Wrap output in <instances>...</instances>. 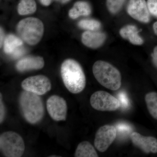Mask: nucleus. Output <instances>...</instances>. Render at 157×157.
Instances as JSON below:
<instances>
[{"instance_id": "obj_1", "label": "nucleus", "mask_w": 157, "mask_h": 157, "mask_svg": "<svg viewBox=\"0 0 157 157\" xmlns=\"http://www.w3.org/2000/svg\"><path fill=\"white\" fill-rule=\"evenodd\" d=\"M61 74L65 86L70 92L78 94L84 89L85 75L81 66L75 60L67 59L63 62Z\"/></svg>"}, {"instance_id": "obj_2", "label": "nucleus", "mask_w": 157, "mask_h": 157, "mask_svg": "<svg viewBox=\"0 0 157 157\" xmlns=\"http://www.w3.org/2000/svg\"><path fill=\"white\" fill-rule=\"evenodd\" d=\"M19 103L24 117L29 123L36 124L41 121L44 117L45 109L39 95L23 91L20 95Z\"/></svg>"}, {"instance_id": "obj_3", "label": "nucleus", "mask_w": 157, "mask_h": 157, "mask_svg": "<svg viewBox=\"0 0 157 157\" xmlns=\"http://www.w3.org/2000/svg\"><path fill=\"white\" fill-rule=\"evenodd\" d=\"M94 76L103 86L112 90H117L121 85V76L119 71L112 65L99 60L93 67Z\"/></svg>"}, {"instance_id": "obj_4", "label": "nucleus", "mask_w": 157, "mask_h": 157, "mask_svg": "<svg viewBox=\"0 0 157 157\" xmlns=\"http://www.w3.org/2000/svg\"><path fill=\"white\" fill-rule=\"evenodd\" d=\"M17 31L23 41L29 45H35L42 39L44 33V25L38 18L27 17L18 22Z\"/></svg>"}, {"instance_id": "obj_5", "label": "nucleus", "mask_w": 157, "mask_h": 157, "mask_svg": "<svg viewBox=\"0 0 157 157\" xmlns=\"http://www.w3.org/2000/svg\"><path fill=\"white\" fill-rule=\"evenodd\" d=\"M0 148L3 155L7 157H20L25 150L22 137L15 132H6L0 136Z\"/></svg>"}, {"instance_id": "obj_6", "label": "nucleus", "mask_w": 157, "mask_h": 157, "mask_svg": "<svg viewBox=\"0 0 157 157\" xmlns=\"http://www.w3.org/2000/svg\"><path fill=\"white\" fill-rule=\"evenodd\" d=\"M90 103L93 108L100 111H115L121 107L117 98L104 91L94 93L90 98Z\"/></svg>"}, {"instance_id": "obj_7", "label": "nucleus", "mask_w": 157, "mask_h": 157, "mask_svg": "<svg viewBox=\"0 0 157 157\" xmlns=\"http://www.w3.org/2000/svg\"><path fill=\"white\" fill-rule=\"evenodd\" d=\"M23 89L38 95L45 94L51 89L52 85L48 77L37 75L25 78L21 83Z\"/></svg>"}, {"instance_id": "obj_8", "label": "nucleus", "mask_w": 157, "mask_h": 157, "mask_svg": "<svg viewBox=\"0 0 157 157\" xmlns=\"http://www.w3.org/2000/svg\"><path fill=\"white\" fill-rule=\"evenodd\" d=\"M117 136L115 126L105 125L101 127L97 131L95 137L94 146L100 152L106 151Z\"/></svg>"}, {"instance_id": "obj_9", "label": "nucleus", "mask_w": 157, "mask_h": 157, "mask_svg": "<svg viewBox=\"0 0 157 157\" xmlns=\"http://www.w3.org/2000/svg\"><path fill=\"white\" fill-rule=\"evenodd\" d=\"M46 107L48 114L54 121H65L67 113V105L65 99L57 95L48 98Z\"/></svg>"}, {"instance_id": "obj_10", "label": "nucleus", "mask_w": 157, "mask_h": 157, "mask_svg": "<svg viewBox=\"0 0 157 157\" xmlns=\"http://www.w3.org/2000/svg\"><path fill=\"white\" fill-rule=\"evenodd\" d=\"M127 11L131 17L138 21L143 23L150 21V12L145 0H130Z\"/></svg>"}, {"instance_id": "obj_11", "label": "nucleus", "mask_w": 157, "mask_h": 157, "mask_svg": "<svg viewBox=\"0 0 157 157\" xmlns=\"http://www.w3.org/2000/svg\"><path fill=\"white\" fill-rule=\"evenodd\" d=\"M130 137L133 144L145 153H157V139L155 137L144 136L136 132H133Z\"/></svg>"}, {"instance_id": "obj_12", "label": "nucleus", "mask_w": 157, "mask_h": 157, "mask_svg": "<svg viewBox=\"0 0 157 157\" xmlns=\"http://www.w3.org/2000/svg\"><path fill=\"white\" fill-rule=\"evenodd\" d=\"M43 58L39 56H28L22 58L17 62L16 69L21 72L42 69L44 66Z\"/></svg>"}, {"instance_id": "obj_13", "label": "nucleus", "mask_w": 157, "mask_h": 157, "mask_svg": "<svg viewBox=\"0 0 157 157\" xmlns=\"http://www.w3.org/2000/svg\"><path fill=\"white\" fill-rule=\"evenodd\" d=\"M106 35L97 31H86L82 36V42L90 48H97L101 47L106 40Z\"/></svg>"}, {"instance_id": "obj_14", "label": "nucleus", "mask_w": 157, "mask_h": 157, "mask_svg": "<svg viewBox=\"0 0 157 157\" xmlns=\"http://www.w3.org/2000/svg\"><path fill=\"white\" fill-rule=\"evenodd\" d=\"M138 30L136 26L132 25L126 26L120 31L121 36L128 40L129 42L135 45H141L143 44V39L138 34Z\"/></svg>"}, {"instance_id": "obj_15", "label": "nucleus", "mask_w": 157, "mask_h": 157, "mask_svg": "<svg viewBox=\"0 0 157 157\" xmlns=\"http://www.w3.org/2000/svg\"><path fill=\"white\" fill-rule=\"evenodd\" d=\"M91 9L88 3L85 2H76L73 8L69 11V16L76 19L80 16H88L90 14Z\"/></svg>"}, {"instance_id": "obj_16", "label": "nucleus", "mask_w": 157, "mask_h": 157, "mask_svg": "<svg viewBox=\"0 0 157 157\" xmlns=\"http://www.w3.org/2000/svg\"><path fill=\"white\" fill-rule=\"evenodd\" d=\"M23 45V40L13 34L8 35L4 42V50L5 53L11 55L17 48Z\"/></svg>"}, {"instance_id": "obj_17", "label": "nucleus", "mask_w": 157, "mask_h": 157, "mask_svg": "<svg viewBox=\"0 0 157 157\" xmlns=\"http://www.w3.org/2000/svg\"><path fill=\"white\" fill-rule=\"evenodd\" d=\"M76 157H98L97 151L93 145L87 141H82L78 144L75 152Z\"/></svg>"}, {"instance_id": "obj_18", "label": "nucleus", "mask_w": 157, "mask_h": 157, "mask_svg": "<svg viewBox=\"0 0 157 157\" xmlns=\"http://www.w3.org/2000/svg\"><path fill=\"white\" fill-rule=\"evenodd\" d=\"M36 10V4L35 0H21L17 11L20 15L33 14Z\"/></svg>"}, {"instance_id": "obj_19", "label": "nucleus", "mask_w": 157, "mask_h": 157, "mask_svg": "<svg viewBox=\"0 0 157 157\" xmlns=\"http://www.w3.org/2000/svg\"><path fill=\"white\" fill-rule=\"evenodd\" d=\"M145 99L149 112L153 117L157 120V93H148Z\"/></svg>"}, {"instance_id": "obj_20", "label": "nucleus", "mask_w": 157, "mask_h": 157, "mask_svg": "<svg viewBox=\"0 0 157 157\" xmlns=\"http://www.w3.org/2000/svg\"><path fill=\"white\" fill-rule=\"evenodd\" d=\"M78 26L87 31H97L101 28V24L96 20L84 19L78 22Z\"/></svg>"}, {"instance_id": "obj_21", "label": "nucleus", "mask_w": 157, "mask_h": 157, "mask_svg": "<svg viewBox=\"0 0 157 157\" xmlns=\"http://www.w3.org/2000/svg\"><path fill=\"white\" fill-rule=\"evenodd\" d=\"M116 128L117 132V135L120 138H124L128 137L129 135L131 136L133 133V128L131 124L125 122H120L116 125Z\"/></svg>"}, {"instance_id": "obj_22", "label": "nucleus", "mask_w": 157, "mask_h": 157, "mask_svg": "<svg viewBox=\"0 0 157 157\" xmlns=\"http://www.w3.org/2000/svg\"><path fill=\"white\" fill-rule=\"evenodd\" d=\"M126 0H107V9L112 14L117 13L123 6Z\"/></svg>"}, {"instance_id": "obj_23", "label": "nucleus", "mask_w": 157, "mask_h": 157, "mask_svg": "<svg viewBox=\"0 0 157 157\" xmlns=\"http://www.w3.org/2000/svg\"><path fill=\"white\" fill-rule=\"evenodd\" d=\"M117 97L120 103L121 107L123 109H128L130 107V100L126 93L124 91H120L117 94Z\"/></svg>"}, {"instance_id": "obj_24", "label": "nucleus", "mask_w": 157, "mask_h": 157, "mask_svg": "<svg viewBox=\"0 0 157 157\" xmlns=\"http://www.w3.org/2000/svg\"><path fill=\"white\" fill-rule=\"evenodd\" d=\"M147 5L150 13L157 17V0H147Z\"/></svg>"}, {"instance_id": "obj_25", "label": "nucleus", "mask_w": 157, "mask_h": 157, "mask_svg": "<svg viewBox=\"0 0 157 157\" xmlns=\"http://www.w3.org/2000/svg\"><path fill=\"white\" fill-rule=\"evenodd\" d=\"M26 52L25 49L23 46H21L14 51L11 55V56L14 59L19 58V57L22 56L25 54Z\"/></svg>"}, {"instance_id": "obj_26", "label": "nucleus", "mask_w": 157, "mask_h": 157, "mask_svg": "<svg viewBox=\"0 0 157 157\" xmlns=\"http://www.w3.org/2000/svg\"><path fill=\"white\" fill-rule=\"evenodd\" d=\"M1 100H0V122L2 123L5 119L6 115V108L4 106L2 101V97L1 94Z\"/></svg>"}, {"instance_id": "obj_27", "label": "nucleus", "mask_w": 157, "mask_h": 157, "mask_svg": "<svg viewBox=\"0 0 157 157\" xmlns=\"http://www.w3.org/2000/svg\"><path fill=\"white\" fill-rule=\"evenodd\" d=\"M152 58L154 63L157 67V46H156L154 49Z\"/></svg>"}, {"instance_id": "obj_28", "label": "nucleus", "mask_w": 157, "mask_h": 157, "mask_svg": "<svg viewBox=\"0 0 157 157\" xmlns=\"http://www.w3.org/2000/svg\"><path fill=\"white\" fill-rule=\"evenodd\" d=\"M1 33V36H0L1 37V47H2L3 43H4V40H5V39H4V31H3V30L2 28H1V33Z\"/></svg>"}, {"instance_id": "obj_29", "label": "nucleus", "mask_w": 157, "mask_h": 157, "mask_svg": "<svg viewBox=\"0 0 157 157\" xmlns=\"http://www.w3.org/2000/svg\"><path fill=\"white\" fill-rule=\"evenodd\" d=\"M42 5L45 6H48L51 3L52 0H39Z\"/></svg>"}, {"instance_id": "obj_30", "label": "nucleus", "mask_w": 157, "mask_h": 157, "mask_svg": "<svg viewBox=\"0 0 157 157\" xmlns=\"http://www.w3.org/2000/svg\"><path fill=\"white\" fill-rule=\"evenodd\" d=\"M153 30L155 34L157 36V21L155 22L153 25Z\"/></svg>"}, {"instance_id": "obj_31", "label": "nucleus", "mask_w": 157, "mask_h": 157, "mask_svg": "<svg viewBox=\"0 0 157 157\" xmlns=\"http://www.w3.org/2000/svg\"><path fill=\"white\" fill-rule=\"evenodd\" d=\"M56 1L61 2L63 3H65L67 2H69V1H70V0H56Z\"/></svg>"}, {"instance_id": "obj_32", "label": "nucleus", "mask_w": 157, "mask_h": 157, "mask_svg": "<svg viewBox=\"0 0 157 157\" xmlns=\"http://www.w3.org/2000/svg\"><path fill=\"white\" fill-rule=\"evenodd\" d=\"M49 157H60V156H55V155H53V156H49Z\"/></svg>"}]
</instances>
